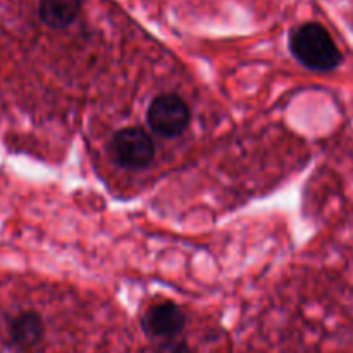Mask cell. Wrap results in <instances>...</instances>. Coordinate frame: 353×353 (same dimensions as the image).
I'll return each mask as SVG.
<instances>
[{
  "label": "cell",
  "instance_id": "1",
  "mask_svg": "<svg viewBox=\"0 0 353 353\" xmlns=\"http://www.w3.org/2000/svg\"><path fill=\"white\" fill-rule=\"evenodd\" d=\"M288 43L293 57L312 71H333L341 62L340 48L319 23H303L296 26L290 33Z\"/></svg>",
  "mask_w": 353,
  "mask_h": 353
},
{
  "label": "cell",
  "instance_id": "2",
  "mask_svg": "<svg viewBox=\"0 0 353 353\" xmlns=\"http://www.w3.org/2000/svg\"><path fill=\"white\" fill-rule=\"evenodd\" d=\"M112 155L124 169L140 171L148 168L155 157V143L141 128H124L112 138Z\"/></svg>",
  "mask_w": 353,
  "mask_h": 353
},
{
  "label": "cell",
  "instance_id": "3",
  "mask_svg": "<svg viewBox=\"0 0 353 353\" xmlns=\"http://www.w3.org/2000/svg\"><path fill=\"white\" fill-rule=\"evenodd\" d=\"M188 105L181 97L174 93H164L155 97L147 110V123L152 131L164 138H172L181 134L190 124Z\"/></svg>",
  "mask_w": 353,
  "mask_h": 353
},
{
  "label": "cell",
  "instance_id": "4",
  "mask_svg": "<svg viewBox=\"0 0 353 353\" xmlns=\"http://www.w3.org/2000/svg\"><path fill=\"white\" fill-rule=\"evenodd\" d=\"M186 326V316L176 303H155L145 312L141 327L154 338H174Z\"/></svg>",
  "mask_w": 353,
  "mask_h": 353
},
{
  "label": "cell",
  "instance_id": "5",
  "mask_svg": "<svg viewBox=\"0 0 353 353\" xmlns=\"http://www.w3.org/2000/svg\"><path fill=\"white\" fill-rule=\"evenodd\" d=\"M45 338V324L33 310L21 312L10 321L9 341L17 353H37Z\"/></svg>",
  "mask_w": 353,
  "mask_h": 353
},
{
  "label": "cell",
  "instance_id": "6",
  "mask_svg": "<svg viewBox=\"0 0 353 353\" xmlns=\"http://www.w3.org/2000/svg\"><path fill=\"white\" fill-rule=\"evenodd\" d=\"M83 0H40L38 12L41 21L54 30H62L78 19Z\"/></svg>",
  "mask_w": 353,
  "mask_h": 353
},
{
  "label": "cell",
  "instance_id": "7",
  "mask_svg": "<svg viewBox=\"0 0 353 353\" xmlns=\"http://www.w3.org/2000/svg\"><path fill=\"white\" fill-rule=\"evenodd\" d=\"M154 353H193V350L185 343V341H178L169 338L168 341L159 345Z\"/></svg>",
  "mask_w": 353,
  "mask_h": 353
}]
</instances>
